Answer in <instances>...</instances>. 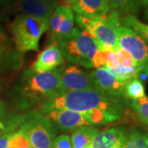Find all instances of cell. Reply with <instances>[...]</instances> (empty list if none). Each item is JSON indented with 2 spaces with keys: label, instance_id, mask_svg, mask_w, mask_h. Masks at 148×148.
<instances>
[{
  "label": "cell",
  "instance_id": "cell-30",
  "mask_svg": "<svg viewBox=\"0 0 148 148\" xmlns=\"http://www.w3.org/2000/svg\"><path fill=\"white\" fill-rule=\"evenodd\" d=\"M5 114V109H4V105L2 104V102L0 101V119Z\"/></svg>",
  "mask_w": 148,
  "mask_h": 148
},
{
  "label": "cell",
  "instance_id": "cell-33",
  "mask_svg": "<svg viewBox=\"0 0 148 148\" xmlns=\"http://www.w3.org/2000/svg\"><path fill=\"white\" fill-rule=\"evenodd\" d=\"M5 127H4V125H3L2 123H0V133L1 132H3V131H5Z\"/></svg>",
  "mask_w": 148,
  "mask_h": 148
},
{
  "label": "cell",
  "instance_id": "cell-17",
  "mask_svg": "<svg viewBox=\"0 0 148 148\" xmlns=\"http://www.w3.org/2000/svg\"><path fill=\"white\" fill-rule=\"evenodd\" d=\"M99 130L90 126H82L72 132L71 143L73 148H87Z\"/></svg>",
  "mask_w": 148,
  "mask_h": 148
},
{
  "label": "cell",
  "instance_id": "cell-32",
  "mask_svg": "<svg viewBox=\"0 0 148 148\" xmlns=\"http://www.w3.org/2000/svg\"><path fill=\"white\" fill-rule=\"evenodd\" d=\"M145 18L147 19L148 21V1L147 3V4L145 5Z\"/></svg>",
  "mask_w": 148,
  "mask_h": 148
},
{
  "label": "cell",
  "instance_id": "cell-5",
  "mask_svg": "<svg viewBox=\"0 0 148 148\" xmlns=\"http://www.w3.org/2000/svg\"><path fill=\"white\" fill-rule=\"evenodd\" d=\"M48 22L36 17L18 14L10 24L13 45L19 53L38 51L39 42L48 31Z\"/></svg>",
  "mask_w": 148,
  "mask_h": 148
},
{
  "label": "cell",
  "instance_id": "cell-4",
  "mask_svg": "<svg viewBox=\"0 0 148 148\" xmlns=\"http://www.w3.org/2000/svg\"><path fill=\"white\" fill-rule=\"evenodd\" d=\"M120 13L112 10L106 16L89 17L77 14L75 21L95 40L101 49L115 51L119 48L117 27L120 24Z\"/></svg>",
  "mask_w": 148,
  "mask_h": 148
},
{
  "label": "cell",
  "instance_id": "cell-15",
  "mask_svg": "<svg viewBox=\"0 0 148 148\" xmlns=\"http://www.w3.org/2000/svg\"><path fill=\"white\" fill-rule=\"evenodd\" d=\"M127 132L121 127H111L99 132L87 148H123Z\"/></svg>",
  "mask_w": 148,
  "mask_h": 148
},
{
  "label": "cell",
  "instance_id": "cell-6",
  "mask_svg": "<svg viewBox=\"0 0 148 148\" xmlns=\"http://www.w3.org/2000/svg\"><path fill=\"white\" fill-rule=\"evenodd\" d=\"M62 54L68 61L85 68H93L92 59L101 49L99 45L83 30L74 28L64 40L57 44Z\"/></svg>",
  "mask_w": 148,
  "mask_h": 148
},
{
  "label": "cell",
  "instance_id": "cell-29",
  "mask_svg": "<svg viewBox=\"0 0 148 148\" xmlns=\"http://www.w3.org/2000/svg\"><path fill=\"white\" fill-rule=\"evenodd\" d=\"M148 0H134V3L136 8L140 7V6H145L147 4Z\"/></svg>",
  "mask_w": 148,
  "mask_h": 148
},
{
  "label": "cell",
  "instance_id": "cell-13",
  "mask_svg": "<svg viewBox=\"0 0 148 148\" xmlns=\"http://www.w3.org/2000/svg\"><path fill=\"white\" fill-rule=\"evenodd\" d=\"M90 75L96 89L114 96L120 97L123 95L126 83L116 77L106 67L96 69L95 71L90 72Z\"/></svg>",
  "mask_w": 148,
  "mask_h": 148
},
{
  "label": "cell",
  "instance_id": "cell-20",
  "mask_svg": "<svg viewBox=\"0 0 148 148\" xmlns=\"http://www.w3.org/2000/svg\"><path fill=\"white\" fill-rule=\"evenodd\" d=\"M123 148H148V135L137 129L127 134Z\"/></svg>",
  "mask_w": 148,
  "mask_h": 148
},
{
  "label": "cell",
  "instance_id": "cell-7",
  "mask_svg": "<svg viewBox=\"0 0 148 148\" xmlns=\"http://www.w3.org/2000/svg\"><path fill=\"white\" fill-rule=\"evenodd\" d=\"M119 47L126 51L137 64L139 74L144 79L148 77V44L132 28L123 25L117 27Z\"/></svg>",
  "mask_w": 148,
  "mask_h": 148
},
{
  "label": "cell",
  "instance_id": "cell-31",
  "mask_svg": "<svg viewBox=\"0 0 148 148\" xmlns=\"http://www.w3.org/2000/svg\"><path fill=\"white\" fill-rule=\"evenodd\" d=\"M6 6V0H0V12Z\"/></svg>",
  "mask_w": 148,
  "mask_h": 148
},
{
  "label": "cell",
  "instance_id": "cell-19",
  "mask_svg": "<svg viewBox=\"0 0 148 148\" xmlns=\"http://www.w3.org/2000/svg\"><path fill=\"white\" fill-rule=\"evenodd\" d=\"M120 22L123 25L132 28L133 31L143 37V40L148 44V24L139 21L133 14H127L120 17Z\"/></svg>",
  "mask_w": 148,
  "mask_h": 148
},
{
  "label": "cell",
  "instance_id": "cell-10",
  "mask_svg": "<svg viewBox=\"0 0 148 148\" xmlns=\"http://www.w3.org/2000/svg\"><path fill=\"white\" fill-rule=\"evenodd\" d=\"M12 43L0 20V77L16 72L21 67V54Z\"/></svg>",
  "mask_w": 148,
  "mask_h": 148
},
{
  "label": "cell",
  "instance_id": "cell-2",
  "mask_svg": "<svg viewBox=\"0 0 148 148\" xmlns=\"http://www.w3.org/2000/svg\"><path fill=\"white\" fill-rule=\"evenodd\" d=\"M19 94L26 104H39L62 92L58 69L46 72H35L32 69L25 70L20 77Z\"/></svg>",
  "mask_w": 148,
  "mask_h": 148
},
{
  "label": "cell",
  "instance_id": "cell-18",
  "mask_svg": "<svg viewBox=\"0 0 148 148\" xmlns=\"http://www.w3.org/2000/svg\"><path fill=\"white\" fill-rule=\"evenodd\" d=\"M85 117V119L88 123L94 125H101L106 124L111 122L116 121L121 118V115L112 113L110 111L104 110L101 109H93L90 110L82 113Z\"/></svg>",
  "mask_w": 148,
  "mask_h": 148
},
{
  "label": "cell",
  "instance_id": "cell-23",
  "mask_svg": "<svg viewBox=\"0 0 148 148\" xmlns=\"http://www.w3.org/2000/svg\"><path fill=\"white\" fill-rule=\"evenodd\" d=\"M8 148H31V145L24 133L16 131L11 134Z\"/></svg>",
  "mask_w": 148,
  "mask_h": 148
},
{
  "label": "cell",
  "instance_id": "cell-16",
  "mask_svg": "<svg viewBox=\"0 0 148 148\" xmlns=\"http://www.w3.org/2000/svg\"><path fill=\"white\" fill-rule=\"evenodd\" d=\"M64 63V58L58 45L55 43L49 45L37 57L32 64V69L35 72H46L55 69Z\"/></svg>",
  "mask_w": 148,
  "mask_h": 148
},
{
  "label": "cell",
  "instance_id": "cell-35",
  "mask_svg": "<svg viewBox=\"0 0 148 148\" xmlns=\"http://www.w3.org/2000/svg\"><path fill=\"white\" fill-rule=\"evenodd\" d=\"M48 1H55V0H48Z\"/></svg>",
  "mask_w": 148,
  "mask_h": 148
},
{
  "label": "cell",
  "instance_id": "cell-8",
  "mask_svg": "<svg viewBox=\"0 0 148 148\" xmlns=\"http://www.w3.org/2000/svg\"><path fill=\"white\" fill-rule=\"evenodd\" d=\"M75 15L69 6L58 5L49 20L48 32L53 43L58 44L73 31Z\"/></svg>",
  "mask_w": 148,
  "mask_h": 148
},
{
  "label": "cell",
  "instance_id": "cell-27",
  "mask_svg": "<svg viewBox=\"0 0 148 148\" xmlns=\"http://www.w3.org/2000/svg\"><path fill=\"white\" fill-rule=\"evenodd\" d=\"M52 148H73L71 138L67 134H62L54 138Z\"/></svg>",
  "mask_w": 148,
  "mask_h": 148
},
{
  "label": "cell",
  "instance_id": "cell-21",
  "mask_svg": "<svg viewBox=\"0 0 148 148\" xmlns=\"http://www.w3.org/2000/svg\"><path fill=\"white\" fill-rule=\"evenodd\" d=\"M123 95L132 101L143 98L145 95V88L143 82L138 79L128 81L124 86Z\"/></svg>",
  "mask_w": 148,
  "mask_h": 148
},
{
  "label": "cell",
  "instance_id": "cell-12",
  "mask_svg": "<svg viewBox=\"0 0 148 148\" xmlns=\"http://www.w3.org/2000/svg\"><path fill=\"white\" fill-rule=\"evenodd\" d=\"M56 126L62 130H73L82 126L90 125L82 113L66 110H51L41 113Z\"/></svg>",
  "mask_w": 148,
  "mask_h": 148
},
{
  "label": "cell",
  "instance_id": "cell-28",
  "mask_svg": "<svg viewBox=\"0 0 148 148\" xmlns=\"http://www.w3.org/2000/svg\"><path fill=\"white\" fill-rule=\"evenodd\" d=\"M12 132L8 131H3L0 133V148H8V142L10 138Z\"/></svg>",
  "mask_w": 148,
  "mask_h": 148
},
{
  "label": "cell",
  "instance_id": "cell-22",
  "mask_svg": "<svg viewBox=\"0 0 148 148\" xmlns=\"http://www.w3.org/2000/svg\"><path fill=\"white\" fill-rule=\"evenodd\" d=\"M132 107L139 120L148 125V98L144 96L136 101H132Z\"/></svg>",
  "mask_w": 148,
  "mask_h": 148
},
{
  "label": "cell",
  "instance_id": "cell-11",
  "mask_svg": "<svg viewBox=\"0 0 148 148\" xmlns=\"http://www.w3.org/2000/svg\"><path fill=\"white\" fill-rule=\"evenodd\" d=\"M58 5L57 0H13L11 7L19 14L36 17L49 23L50 16Z\"/></svg>",
  "mask_w": 148,
  "mask_h": 148
},
{
  "label": "cell",
  "instance_id": "cell-14",
  "mask_svg": "<svg viewBox=\"0 0 148 148\" xmlns=\"http://www.w3.org/2000/svg\"><path fill=\"white\" fill-rule=\"evenodd\" d=\"M69 7L77 14L89 17L106 16L112 11L109 0H69Z\"/></svg>",
  "mask_w": 148,
  "mask_h": 148
},
{
  "label": "cell",
  "instance_id": "cell-25",
  "mask_svg": "<svg viewBox=\"0 0 148 148\" xmlns=\"http://www.w3.org/2000/svg\"><path fill=\"white\" fill-rule=\"evenodd\" d=\"M114 52L116 53L117 58H118V60L119 62L120 66H123V67H138L137 64L132 59V57L129 55V53H127L123 49L119 48Z\"/></svg>",
  "mask_w": 148,
  "mask_h": 148
},
{
  "label": "cell",
  "instance_id": "cell-3",
  "mask_svg": "<svg viewBox=\"0 0 148 148\" xmlns=\"http://www.w3.org/2000/svg\"><path fill=\"white\" fill-rule=\"evenodd\" d=\"M12 131L24 133L29 140L31 148H52L55 137V127L52 123L40 112L28 111L12 120L9 124Z\"/></svg>",
  "mask_w": 148,
  "mask_h": 148
},
{
  "label": "cell",
  "instance_id": "cell-9",
  "mask_svg": "<svg viewBox=\"0 0 148 148\" xmlns=\"http://www.w3.org/2000/svg\"><path fill=\"white\" fill-rule=\"evenodd\" d=\"M58 71L63 91L96 89L90 73H86L78 66L69 65Z\"/></svg>",
  "mask_w": 148,
  "mask_h": 148
},
{
  "label": "cell",
  "instance_id": "cell-34",
  "mask_svg": "<svg viewBox=\"0 0 148 148\" xmlns=\"http://www.w3.org/2000/svg\"><path fill=\"white\" fill-rule=\"evenodd\" d=\"M61 1H62V2L64 3V5L69 6V0H61Z\"/></svg>",
  "mask_w": 148,
  "mask_h": 148
},
{
  "label": "cell",
  "instance_id": "cell-1",
  "mask_svg": "<svg viewBox=\"0 0 148 148\" xmlns=\"http://www.w3.org/2000/svg\"><path fill=\"white\" fill-rule=\"evenodd\" d=\"M40 112L51 110H66L84 113L93 109H101L121 115L123 104L120 97L114 96L99 89L62 91L44 101Z\"/></svg>",
  "mask_w": 148,
  "mask_h": 148
},
{
  "label": "cell",
  "instance_id": "cell-24",
  "mask_svg": "<svg viewBox=\"0 0 148 148\" xmlns=\"http://www.w3.org/2000/svg\"><path fill=\"white\" fill-rule=\"evenodd\" d=\"M112 10L116 11L119 13L134 12L137 8L134 0H109Z\"/></svg>",
  "mask_w": 148,
  "mask_h": 148
},
{
  "label": "cell",
  "instance_id": "cell-26",
  "mask_svg": "<svg viewBox=\"0 0 148 148\" xmlns=\"http://www.w3.org/2000/svg\"><path fill=\"white\" fill-rule=\"evenodd\" d=\"M110 51L99 49L95 54L92 59V67L95 69L101 68L102 66H106L109 59Z\"/></svg>",
  "mask_w": 148,
  "mask_h": 148
}]
</instances>
